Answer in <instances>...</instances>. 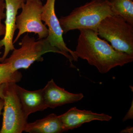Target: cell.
<instances>
[{
    "label": "cell",
    "mask_w": 133,
    "mask_h": 133,
    "mask_svg": "<svg viewBox=\"0 0 133 133\" xmlns=\"http://www.w3.org/2000/svg\"><path fill=\"white\" fill-rule=\"evenodd\" d=\"M80 34L74 52L78 58L87 60L100 73L105 74L113 68L122 66L133 61V55L115 49L98 35L97 31L90 29L79 30Z\"/></svg>",
    "instance_id": "1"
},
{
    "label": "cell",
    "mask_w": 133,
    "mask_h": 133,
    "mask_svg": "<svg viewBox=\"0 0 133 133\" xmlns=\"http://www.w3.org/2000/svg\"><path fill=\"white\" fill-rule=\"evenodd\" d=\"M115 15L108 0H92L76 8L68 15L59 19L63 34L75 29H90L97 31L103 19Z\"/></svg>",
    "instance_id": "2"
},
{
    "label": "cell",
    "mask_w": 133,
    "mask_h": 133,
    "mask_svg": "<svg viewBox=\"0 0 133 133\" xmlns=\"http://www.w3.org/2000/svg\"><path fill=\"white\" fill-rule=\"evenodd\" d=\"M21 47L15 49L9 57L3 62L11 65L14 71L19 69H28L36 61H43L42 56L47 52L63 53L57 48L51 45L46 38L36 40L27 33L19 43Z\"/></svg>",
    "instance_id": "3"
},
{
    "label": "cell",
    "mask_w": 133,
    "mask_h": 133,
    "mask_svg": "<svg viewBox=\"0 0 133 133\" xmlns=\"http://www.w3.org/2000/svg\"><path fill=\"white\" fill-rule=\"evenodd\" d=\"M97 31L99 36L111 43L115 49L133 55V25L121 16L114 15L106 17Z\"/></svg>",
    "instance_id": "4"
},
{
    "label": "cell",
    "mask_w": 133,
    "mask_h": 133,
    "mask_svg": "<svg viewBox=\"0 0 133 133\" xmlns=\"http://www.w3.org/2000/svg\"><path fill=\"white\" fill-rule=\"evenodd\" d=\"M16 83H6L4 92L2 127L0 133H22L28 118L22 107L16 88Z\"/></svg>",
    "instance_id": "5"
},
{
    "label": "cell",
    "mask_w": 133,
    "mask_h": 133,
    "mask_svg": "<svg viewBox=\"0 0 133 133\" xmlns=\"http://www.w3.org/2000/svg\"><path fill=\"white\" fill-rule=\"evenodd\" d=\"M43 6L41 0H27L23 5L21 12L16 18V28L18 32L13 41L14 44L26 33L37 34L38 39L47 37L48 29L41 19Z\"/></svg>",
    "instance_id": "6"
},
{
    "label": "cell",
    "mask_w": 133,
    "mask_h": 133,
    "mask_svg": "<svg viewBox=\"0 0 133 133\" xmlns=\"http://www.w3.org/2000/svg\"><path fill=\"white\" fill-rule=\"evenodd\" d=\"M55 2L56 0H46V3L43 6L41 19L48 26L49 31L46 38L51 45L57 48L62 52L63 55L69 59L71 66L74 67L72 62H77L78 58L74 51L66 46L64 41L63 32L55 12Z\"/></svg>",
    "instance_id": "7"
},
{
    "label": "cell",
    "mask_w": 133,
    "mask_h": 133,
    "mask_svg": "<svg viewBox=\"0 0 133 133\" xmlns=\"http://www.w3.org/2000/svg\"><path fill=\"white\" fill-rule=\"evenodd\" d=\"M27 0H5L6 4V17L5 24L6 32L2 40H0V48L4 47V52L0 57V62H3L7 58L10 51L15 49L13 43L16 28V18L18 11Z\"/></svg>",
    "instance_id": "8"
},
{
    "label": "cell",
    "mask_w": 133,
    "mask_h": 133,
    "mask_svg": "<svg viewBox=\"0 0 133 133\" xmlns=\"http://www.w3.org/2000/svg\"><path fill=\"white\" fill-rule=\"evenodd\" d=\"M64 132L77 128L84 123L93 121H108L111 116L105 114H98L91 111L80 110L76 107L71 108L67 112L58 116Z\"/></svg>",
    "instance_id": "9"
},
{
    "label": "cell",
    "mask_w": 133,
    "mask_h": 133,
    "mask_svg": "<svg viewBox=\"0 0 133 133\" xmlns=\"http://www.w3.org/2000/svg\"><path fill=\"white\" fill-rule=\"evenodd\" d=\"M43 95L48 108H55L66 104L74 103L84 97L82 93L69 92L57 85L53 79L49 81L42 89Z\"/></svg>",
    "instance_id": "10"
},
{
    "label": "cell",
    "mask_w": 133,
    "mask_h": 133,
    "mask_svg": "<svg viewBox=\"0 0 133 133\" xmlns=\"http://www.w3.org/2000/svg\"><path fill=\"white\" fill-rule=\"evenodd\" d=\"M16 88L25 116L37 111H42L48 108L45 105L42 89L29 91L16 84Z\"/></svg>",
    "instance_id": "11"
},
{
    "label": "cell",
    "mask_w": 133,
    "mask_h": 133,
    "mask_svg": "<svg viewBox=\"0 0 133 133\" xmlns=\"http://www.w3.org/2000/svg\"><path fill=\"white\" fill-rule=\"evenodd\" d=\"M24 132L30 133H60L64 132L59 116L51 114L43 118L27 123Z\"/></svg>",
    "instance_id": "12"
},
{
    "label": "cell",
    "mask_w": 133,
    "mask_h": 133,
    "mask_svg": "<svg viewBox=\"0 0 133 133\" xmlns=\"http://www.w3.org/2000/svg\"><path fill=\"white\" fill-rule=\"evenodd\" d=\"M115 15L120 16L133 25V0H108Z\"/></svg>",
    "instance_id": "13"
},
{
    "label": "cell",
    "mask_w": 133,
    "mask_h": 133,
    "mask_svg": "<svg viewBox=\"0 0 133 133\" xmlns=\"http://www.w3.org/2000/svg\"><path fill=\"white\" fill-rule=\"evenodd\" d=\"M22 75L18 71H14L11 65L6 62L0 63V85L5 83L21 81Z\"/></svg>",
    "instance_id": "14"
},
{
    "label": "cell",
    "mask_w": 133,
    "mask_h": 133,
    "mask_svg": "<svg viewBox=\"0 0 133 133\" xmlns=\"http://www.w3.org/2000/svg\"><path fill=\"white\" fill-rule=\"evenodd\" d=\"M6 7L5 0H0V37L5 35L6 32V27L5 24L2 23L3 19H5L6 14L5 12ZM0 48V50L1 49ZM1 52H0V55ZM1 57V56H0Z\"/></svg>",
    "instance_id": "15"
},
{
    "label": "cell",
    "mask_w": 133,
    "mask_h": 133,
    "mask_svg": "<svg viewBox=\"0 0 133 133\" xmlns=\"http://www.w3.org/2000/svg\"><path fill=\"white\" fill-rule=\"evenodd\" d=\"M133 118V100L131 103V107L129 108L128 112L124 116V118L122 119L123 122L125 121L128 120L132 119Z\"/></svg>",
    "instance_id": "16"
},
{
    "label": "cell",
    "mask_w": 133,
    "mask_h": 133,
    "mask_svg": "<svg viewBox=\"0 0 133 133\" xmlns=\"http://www.w3.org/2000/svg\"><path fill=\"white\" fill-rule=\"evenodd\" d=\"M6 83L2 84L0 85V98L3 99L4 92Z\"/></svg>",
    "instance_id": "17"
},
{
    "label": "cell",
    "mask_w": 133,
    "mask_h": 133,
    "mask_svg": "<svg viewBox=\"0 0 133 133\" xmlns=\"http://www.w3.org/2000/svg\"><path fill=\"white\" fill-rule=\"evenodd\" d=\"M133 127H129L126 128L121 131V133H132L133 132Z\"/></svg>",
    "instance_id": "18"
},
{
    "label": "cell",
    "mask_w": 133,
    "mask_h": 133,
    "mask_svg": "<svg viewBox=\"0 0 133 133\" xmlns=\"http://www.w3.org/2000/svg\"><path fill=\"white\" fill-rule=\"evenodd\" d=\"M4 104V100L3 98H0V115L2 114V111L3 109Z\"/></svg>",
    "instance_id": "19"
}]
</instances>
